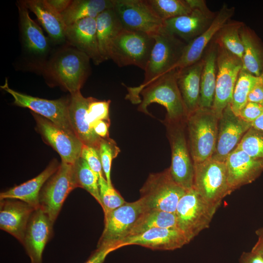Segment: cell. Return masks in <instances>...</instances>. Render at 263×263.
Instances as JSON below:
<instances>
[{"mask_svg":"<svg viewBox=\"0 0 263 263\" xmlns=\"http://www.w3.org/2000/svg\"><path fill=\"white\" fill-rule=\"evenodd\" d=\"M153 37L155 42L144 69V81L138 87L127 88L128 93L126 98L133 104L140 103L141 99L139 94L145 87L175 69L187 44L163 28Z\"/></svg>","mask_w":263,"mask_h":263,"instance_id":"obj_1","label":"cell"},{"mask_svg":"<svg viewBox=\"0 0 263 263\" xmlns=\"http://www.w3.org/2000/svg\"><path fill=\"white\" fill-rule=\"evenodd\" d=\"M90 58L76 48L57 52L44 64L45 75L73 94L79 91L90 73Z\"/></svg>","mask_w":263,"mask_h":263,"instance_id":"obj_2","label":"cell"},{"mask_svg":"<svg viewBox=\"0 0 263 263\" xmlns=\"http://www.w3.org/2000/svg\"><path fill=\"white\" fill-rule=\"evenodd\" d=\"M178 69H173L155 80L140 92L142 99L138 110L150 115L148 107L153 103L163 106L167 110L166 119L186 120L188 115L177 85Z\"/></svg>","mask_w":263,"mask_h":263,"instance_id":"obj_3","label":"cell"},{"mask_svg":"<svg viewBox=\"0 0 263 263\" xmlns=\"http://www.w3.org/2000/svg\"><path fill=\"white\" fill-rule=\"evenodd\" d=\"M219 118L212 108H199L186 120V131L190 154L194 163L212 156L215 149Z\"/></svg>","mask_w":263,"mask_h":263,"instance_id":"obj_4","label":"cell"},{"mask_svg":"<svg viewBox=\"0 0 263 263\" xmlns=\"http://www.w3.org/2000/svg\"><path fill=\"white\" fill-rule=\"evenodd\" d=\"M186 120L173 121L165 118L163 123L171 151L170 175L177 184L188 190L193 186L194 163L188 142Z\"/></svg>","mask_w":263,"mask_h":263,"instance_id":"obj_5","label":"cell"},{"mask_svg":"<svg viewBox=\"0 0 263 263\" xmlns=\"http://www.w3.org/2000/svg\"><path fill=\"white\" fill-rule=\"evenodd\" d=\"M154 42L152 36L123 29L110 46L109 59L120 67L134 65L144 70Z\"/></svg>","mask_w":263,"mask_h":263,"instance_id":"obj_6","label":"cell"},{"mask_svg":"<svg viewBox=\"0 0 263 263\" xmlns=\"http://www.w3.org/2000/svg\"><path fill=\"white\" fill-rule=\"evenodd\" d=\"M193 188L207 203L218 208L222 200L231 193L225 162L210 157L194 163Z\"/></svg>","mask_w":263,"mask_h":263,"instance_id":"obj_7","label":"cell"},{"mask_svg":"<svg viewBox=\"0 0 263 263\" xmlns=\"http://www.w3.org/2000/svg\"><path fill=\"white\" fill-rule=\"evenodd\" d=\"M186 191L174 181L168 168L149 175L140 190V199L145 210L175 213L180 199Z\"/></svg>","mask_w":263,"mask_h":263,"instance_id":"obj_8","label":"cell"},{"mask_svg":"<svg viewBox=\"0 0 263 263\" xmlns=\"http://www.w3.org/2000/svg\"><path fill=\"white\" fill-rule=\"evenodd\" d=\"M217 209L204 200L192 188L186 191L177 206L175 212L177 227L190 242L209 226Z\"/></svg>","mask_w":263,"mask_h":263,"instance_id":"obj_9","label":"cell"},{"mask_svg":"<svg viewBox=\"0 0 263 263\" xmlns=\"http://www.w3.org/2000/svg\"><path fill=\"white\" fill-rule=\"evenodd\" d=\"M76 188L73 164L61 161L57 171L43 186L39 196V207L53 223L66 198Z\"/></svg>","mask_w":263,"mask_h":263,"instance_id":"obj_10","label":"cell"},{"mask_svg":"<svg viewBox=\"0 0 263 263\" xmlns=\"http://www.w3.org/2000/svg\"><path fill=\"white\" fill-rule=\"evenodd\" d=\"M113 9L124 29L153 36L163 28L164 21L147 0H113Z\"/></svg>","mask_w":263,"mask_h":263,"instance_id":"obj_11","label":"cell"},{"mask_svg":"<svg viewBox=\"0 0 263 263\" xmlns=\"http://www.w3.org/2000/svg\"><path fill=\"white\" fill-rule=\"evenodd\" d=\"M0 87L13 96L15 105L30 109L34 113L48 119L67 133L75 135L69 117L70 99L48 100L24 94L10 88L7 78L4 84Z\"/></svg>","mask_w":263,"mask_h":263,"instance_id":"obj_12","label":"cell"},{"mask_svg":"<svg viewBox=\"0 0 263 263\" xmlns=\"http://www.w3.org/2000/svg\"><path fill=\"white\" fill-rule=\"evenodd\" d=\"M217 46L216 84L212 109L219 118L225 107L231 103L243 62L241 59L226 49L217 45Z\"/></svg>","mask_w":263,"mask_h":263,"instance_id":"obj_13","label":"cell"},{"mask_svg":"<svg viewBox=\"0 0 263 263\" xmlns=\"http://www.w3.org/2000/svg\"><path fill=\"white\" fill-rule=\"evenodd\" d=\"M192 8L190 13L164 21L163 29L187 44L205 31L214 20L213 12L204 0H188Z\"/></svg>","mask_w":263,"mask_h":263,"instance_id":"obj_14","label":"cell"},{"mask_svg":"<svg viewBox=\"0 0 263 263\" xmlns=\"http://www.w3.org/2000/svg\"><path fill=\"white\" fill-rule=\"evenodd\" d=\"M145 211L141 199L125 202L119 207L104 215V227L97 245L108 244L119 246L127 238L135 223Z\"/></svg>","mask_w":263,"mask_h":263,"instance_id":"obj_15","label":"cell"},{"mask_svg":"<svg viewBox=\"0 0 263 263\" xmlns=\"http://www.w3.org/2000/svg\"><path fill=\"white\" fill-rule=\"evenodd\" d=\"M251 127V124L234 113L230 104L228 105L219 118L216 146L211 158L225 162Z\"/></svg>","mask_w":263,"mask_h":263,"instance_id":"obj_16","label":"cell"},{"mask_svg":"<svg viewBox=\"0 0 263 263\" xmlns=\"http://www.w3.org/2000/svg\"><path fill=\"white\" fill-rule=\"evenodd\" d=\"M38 130L45 141L56 151L61 161L74 164L80 157L83 144L75 135L67 133L46 118L33 113Z\"/></svg>","mask_w":263,"mask_h":263,"instance_id":"obj_17","label":"cell"},{"mask_svg":"<svg viewBox=\"0 0 263 263\" xmlns=\"http://www.w3.org/2000/svg\"><path fill=\"white\" fill-rule=\"evenodd\" d=\"M53 224L40 207L36 209L32 214L22 244L30 263H42L43 252L52 236Z\"/></svg>","mask_w":263,"mask_h":263,"instance_id":"obj_18","label":"cell"},{"mask_svg":"<svg viewBox=\"0 0 263 263\" xmlns=\"http://www.w3.org/2000/svg\"><path fill=\"white\" fill-rule=\"evenodd\" d=\"M225 163L231 192L253 182L263 172V159L251 157L237 147L229 154Z\"/></svg>","mask_w":263,"mask_h":263,"instance_id":"obj_19","label":"cell"},{"mask_svg":"<svg viewBox=\"0 0 263 263\" xmlns=\"http://www.w3.org/2000/svg\"><path fill=\"white\" fill-rule=\"evenodd\" d=\"M235 8L226 4L217 12L210 26L198 37L187 43L175 68L182 69L200 60L207 46L221 28L234 15Z\"/></svg>","mask_w":263,"mask_h":263,"instance_id":"obj_20","label":"cell"},{"mask_svg":"<svg viewBox=\"0 0 263 263\" xmlns=\"http://www.w3.org/2000/svg\"><path fill=\"white\" fill-rule=\"evenodd\" d=\"M189 242L185 234L177 227H158L126 238L120 245L122 247L138 245L153 250H172Z\"/></svg>","mask_w":263,"mask_h":263,"instance_id":"obj_21","label":"cell"},{"mask_svg":"<svg viewBox=\"0 0 263 263\" xmlns=\"http://www.w3.org/2000/svg\"><path fill=\"white\" fill-rule=\"evenodd\" d=\"M66 40L72 47L87 55L94 64L104 61L99 50L96 19L79 20L67 26Z\"/></svg>","mask_w":263,"mask_h":263,"instance_id":"obj_22","label":"cell"},{"mask_svg":"<svg viewBox=\"0 0 263 263\" xmlns=\"http://www.w3.org/2000/svg\"><path fill=\"white\" fill-rule=\"evenodd\" d=\"M35 209L19 200H0V229L12 235L22 244L28 221Z\"/></svg>","mask_w":263,"mask_h":263,"instance_id":"obj_23","label":"cell"},{"mask_svg":"<svg viewBox=\"0 0 263 263\" xmlns=\"http://www.w3.org/2000/svg\"><path fill=\"white\" fill-rule=\"evenodd\" d=\"M69 99V120L75 135L83 145L98 150L101 138L95 133L87 117L90 97H84L79 91L71 94Z\"/></svg>","mask_w":263,"mask_h":263,"instance_id":"obj_24","label":"cell"},{"mask_svg":"<svg viewBox=\"0 0 263 263\" xmlns=\"http://www.w3.org/2000/svg\"><path fill=\"white\" fill-rule=\"evenodd\" d=\"M23 46L30 55L43 58L50 50V42L41 28L30 17L28 9L21 1L18 5Z\"/></svg>","mask_w":263,"mask_h":263,"instance_id":"obj_25","label":"cell"},{"mask_svg":"<svg viewBox=\"0 0 263 263\" xmlns=\"http://www.w3.org/2000/svg\"><path fill=\"white\" fill-rule=\"evenodd\" d=\"M204 61L178 69L177 85L188 116L199 108L201 76Z\"/></svg>","mask_w":263,"mask_h":263,"instance_id":"obj_26","label":"cell"},{"mask_svg":"<svg viewBox=\"0 0 263 263\" xmlns=\"http://www.w3.org/2000/svg\"><path fill=\"white\" fill-rule=\"evenodd\" d=\"M22 2L35 14L38 21L56 44L66 41L65 24L61 14L55 10L47 0H26Z\"/></svg>","mask_w":263,"mask_h":263,"instance_id":"obj_27","label":"cell"},{"mask_svg":"<svg viewBox=\"0 0 263 263\" xmlns=\"http://www.w3.org/2000/svg\"><path fill=\"white\" fill-rule=\"evenodd\" d=\"M59 165L54 160L49 166L35 178L14 187L0 194V199H12L24 202L37 209L39 207L40 191L47 180L57 171Z\"/></svg>","mask_w":263,"mask_h":263,"instance_id":"obj_28","label":"cell"},{"mask_svg":"<svg viewBox=\"0 0 263 263\" xmlns=\"http://www.w3.org/2000/svg\"><path fill=\"white\" fill-rule=\"evenodd\" d=\"M217 55V46L212 40L202 56L204 64L201 76L200 108L210 109L213 106L216 84Z\"/></svg>","mask_w":263,"mask_h":263,"instance_id":"obj_29","label":"cell"},{"mask_svg":"<svg viewBox=\"0 0 263 263\" xmlns=\"http://www.w3.org/2000/svg\"><path fill=\"white\" fill-rule=\"evenodd\" d=\"M244 46L243 69L259 76L263 70V46L254 33L244 24L240 29Z\"/></svg>","mask_w":263,"mask_h":263,"instance_id":"obj_30","label":"cell"},{"mask_svg":"<svg viewBox=\"0 0 263 263\" xmlns=\"http://www.w3.org/2000/svg\"><path fill=\"white\" fill-rule=\"evenodd\" d=\"M96 21L99 50L104 61L109 59V50L112 41L123 28L113 8L101 13Z\"/></svg>","mask_w":263,"mask_h":263,"instance_id":"obj_31","label":"cell"},{"mask_svg":"<svg viewBox=\"0 0 263 263\" xmlns=\"http://www.w3.org/2000/svg\"><path fill=\"white\" fill-rule=\"evenodd\" d=\"M113 7V0H73L61 15L67 26L83 19H96L101 13Z\"/></svg>","mask_w":263,"mask_h":263,"instance_id":"obj_32","label":"cell"},{"mask_svg":"<svg viewBox=\"0 0 263 263\" xmlns=\"http://www.w3.org/2000/svg\"><path fill=\"white\" fill-rule=\"evenodd\" d=\"M158 227H177L175 213L157 210H145L135 223L127 238Z\"/></svg>","mask_w":263,"mask_h":263,"instance_id":"obj_33","label":"cell"},{"mask_svg":"<svg viewBox=\"0 0 263 263\" xmlns=\"http://www.w3.org/2000/svg\"><path fill=\"white\" fill-rule=\"evenodd\" d=\"M244 23L230 19L218 31L212 41L242 60L244 46L240 29Z\"/></svg>","mask_w":263,"mask_h":263,"instance_id":"obj_34","label":"cell"},{"mask_svg":"<svg viewBox=\"0 0 263 263\" xmlns=\"http://www.w3.org/2000/svg\"><path fill=\"white\" fill-rule=\"evenodd\" d=\"M77 187L88 192L102 206L98 184L99 177L81 156L73 164Z\"/></svg>","mask_w":263,"mask_h":263,"instance_id":"obj_35","label":"cell"},{"mask_svg":"<svg viewBox=\"0 0 263 263\" xmlns=\"http://www.w3.org/2000/svg\"><path fill=\"white\" fill-rule=\"evenodd\" d=\"M259 78V76L254 75L243 68L240 71L230 104L233 112L237 116L247 102L249 94L257 83Z\"/></svg>","mask_w":263,"mask_h":263,"instance_id":"obj_36","label":"cell"},{"mask_svg":"<svg viewBox=\"0 0 263 263\" xmlns=\"http://www.w3.org/2000/svg\"><path fill=\"white\" fill-rule=\"evenodd\" d=\"M155 13L163 21L186 15L192 8L188 0H147Z\"/></svg>","mask_w":263,"mask_h":263,"instance_id":"obj_37","label":"cell"},{"mask_svg":"<svg viewBox=\"0 0 263 263\" xmlns=\"http://www.w3.org/2000/svg\"><path fill=\"white\" fill-rule=\"evenodd\" d=\"M237 147L251 157L263 159V131L251 127Z\"/></svg>","mask_w":263,"mask_h":263,"instance_id":"obj_38","label":"cell"},{"mask_svg":"<svg viewBox=\"0 0 263 263\" xmlns=\"http://www.w3.org/2000/svg\"><path fill=\"white\" fill-rule=\"evenodd\" d=\"M98 184L101 207L104 215L119 207L126 202L113 185H109L103 175L99 177Z\"/></svg>","mask_w":263,"mask_h":263,"instance_id":"obj_39","label":"cell"},{"mask_svg":"<svg viewBox=\"0 0 263 263\" xmlns=\"http://www.w3.org/2000/svg\"><path fill=\"white\" fill-rule=\"evenodd\" d=\"M98 151L100 156L103 171L105 179L110 185H112L111 179V169L113 160L120 152V149L115 142L109 137L102 138Z\"/></svg>","mask_w":263,"mask_h":263,"instance_id":"obj_40","label":"cell"},{"mask_svg":"<svg viewBox=\"0 0 263 263\" xmlns=\"http://www.w3.org/2000/svg\"><path fill=\"white\" fill-rule=\"evenodd\" d=\"M110 103V100H99L90 97L87 117L91 126L93 123L97 120H105L110 122L109 118Z\"/></svg>","mask_w":263,"mask_h":263,"instance_id":"obj_41","label":"cell"},{"mask_svg":"<svg viewBox=\"0 0 263 263\" xmlns=\"http://www.w3.org/2000/svg\"><path fill=\"white\" fill-rule=\"evenodd\" d=\"M80 156L98 177L103 175L100 156L96 149L83 145Z\"/></svg>","mask_w":263,"mask_h":263,"instance_id":"obj_42","label":"cell"},{"mask_svg":"<svg viewBox=\"0 0 263 263\" xmlns=\"http://www.w3.org/2000/svg\"><path fill=\"white\" fill-rule=\"evenodd\" d=\"M263 113V104L248 101L240 111L238 116L252 124Z\"/></svg>","mask_w":263,"mask_h":263,"instance_id":"obj_43","label":"cell"},{"mask_svg":"<svg viewBox=\"0 0 263 263\" xmlns=\"http://www.w3.org/2000/svg\"><path fill=\"white\" fill-rule=\"evenodd\" d=\"M120 248L119 246L113 244L97 245L96 249L84 263H103L110 253Z\"/></svg>","mask_w":263,"mask_h":263,"instance_id":"obj_44","label":"cell"},{"mask_svg":"<svg viewBox=\"0 0 263 263\" xmlns=\"http://www.w3.org/2000/svg\"><path fill=\"white\" fill-rule=\"evenodd\" d=\"M248 101L263 104V70L258 81L249 94Z\"/></svg>","mask_w":263,"mask_h":263,"instance_id":"obj_45","label":"cell"},{"mask_svg":"<svg viewBox=\"0 0 263 263\" xmlns=\"http://www.w3.org/2000/svg\"><path fill=\"white\" fill-rule=\"evenodd\" d=\"M110 122L105 120H97L92 123V126L95 133L102 138L109 137V127Z\"/></svg>","mask_w":263,"mask_h":263,"instance_id":"obj_46","label":"cell"},{"mask_svg":"<svg viewBox=\"0 0 263 263\" xmlns=\"http://www.w3.org/2000/svg\"><path fill=\"white\" fill-rule=\"evenodd\" d=\"M240 263H263V258L252 251L243 252L241 255Z\"/></svg>","mask_w":263,"mask_h":263,"instance_id":"obj_47","label":"cell"},{"mask_svg":"<svg viewBox=\"0 0 263 263\" xmlns=\"http://www.w3.org/2000/svg\"><path fill=\"white\" fill-rule=\"evenodd\" d=\"M48 3L57 12L61 14L69 6L71 0H47Z\"/></svg>","mask_w":263,"mask_h":263,"instance_id":"obj_48","label":"cell"},{"mask_svg":"<svg viewBox=\"0 0 263 263\" xmlns=\"http://www.w3.org/2000/svg\"><path fill=\"white\" fill-rule=\"evenodd\" d=\"M251 251L259 254L263 259V235L258 237V240Z\"/></svg>","mask_w":263,"mask_h":263,"instance_id":"obj_49","label":"cell"},{"mask_svg":"<svg viewBox=\"0 0 263 263\" xmlns=\"http://www.w3.org/2000/svg\"><path fill=\"white\" fill-rule=\"evenodd\" d=\"M251 126L255 129L263 131V113L258 118L252 123Z\"/></svg>","mask_w":263,"mask_h":263,"instance_id":"obj_50","label":"cell"},{"mask_svg":"<svg viewBox=\"0 0 263 263\" xmlns=\"http://www.w3.org/2000/svg\"><path fill=\"white\" fill-rule=\"evenodd\" d=\"M256 234L258 237L263 235V227L257 229Z\"/></svg>","mask_w":263,"mask_h":263,"instance_id":"obj_51","label":"cell"}]
</instances>
